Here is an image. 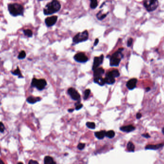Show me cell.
<instances>
[{"instance_id":"obj_4","label":"cell","mask_w":164,"mask_h":164,"mask_svg":"<svg viewBox=\"0 0 164 164\" xmlns=\"http://www.w3.org/2000/svg\"><path fill=\"white\" fill-rule=\"evenodd\" d=\"M144 6L148 12L155 11L159 6L158 0H144Z\"/></svg>"},{"instance_id":"obj_32","label":"cell","mask_w":164,"mask_h":164,"mask_svg":"<svg viewBox=\"0 0 164 164\" xmlns=\"http://www.w3.org/2000/svg\"><path fill=\"white\" fill-rule=\"evenodd\" d=\"M132 42H133V39L132 38H129L127 41V46L131 47L132 44Z\"/></svg>"},{"instance_id":"obj_10","label":"cell","mask_w":164,"mask_h":164,"mask_svg":"<svg viewBox=\"0 0 164 164\" xmlns=\"http://www.w3.org/2000/svg\"><path fill=\"white\" fill-rule=\"evenodd\" d=\"M104 59V56L101 55L99 57H95L94 58V63L92 67V69L94 70L99 66L102 63Z\"/></svg>"},{"instance_id":"obj_8","label":"cell","mask_w":164,"mask_h":164,"mask_svg":"<svg viewBox=\"0 0 164 164\" xmlns=\"http://www.w3.org/2000/svg\"><path fill=\"white\" fill-rule=\"evenodd\" d=\"M58 19V17L56 15H54L52 17H50L46 18L45 19V24L46 26L48 27L52 26L56 24Z\"/></svg>"},{"instance_id":"obj_40","label":"cell","mask_w":164,"mask_h":164,"mask_svg":"<svg viewBox=\"0 0 164 164\" xmlns=\"http://www.w3.org/2000/svg\"><path fill=\"white\" fill-rule=\"evenodd\" d=\"M73 110H74L73 109H71L68 110V111L69 112H72L73 111Z\"/></svg>"},{"instance_id":"obj_27","label":"cell","mask_w":164,"mask_h":164,"mask_svg":"<svg viewBox=\"0 0 164 164\" xmlns=\"http://www.w3.org/2000/svg\"><path fill=\"white\" fill-rule=\"evenodd\" d=\"M108 13L106 14H101V12L100 11L98 14H97V18L99 20H102L104 18H105L106 17L107 15H108Z\"/></svg>"},{"instance_id":"obj_15","label":"cell","mask_w":164,"mask_h":164,"mask_svg":"<svg viewBox=\"0 0 164 164\" xmlns=\"http://www.w3.org/2000/svg\"><path fill=\"white\" fill-rule=\"evenodd\" d=\"M104 79H105L106 83L108 84H112L114 83V82H115L114 78L111 76L108 73L107 74L106 77Z\"/></svg>"},{"instance_id":"obj_31","label":"cell","mask_w":164,"mask_h":164,"mask_svg":"<svg viewBox=\"0 0 164 164\" xmlns=\"http://www.w3.org/2000/svg\"><path fill=\"white\" fill-rule=\"evenodd\" d=\"M85 147V144H82V143H80L78 144L77 146V148L79 150H83Z\"/></svg>"},{"instance_id":"obj_25","label":"cell","mask_w":164,"mask_h":164,"mask_svg":"<svg viewBox=\"0 0 164 164\" xmlns=\"http://www.w3.org/2000/svg\"><path fill=\"white\" fill-rule=\"evenodd\" d=\"M26 57V53L25 52V51H22L19 53L18 56H17V58L18 59L22 60L25 58Z\"/></svg>"},{"instance_id":"obj_24","label":"cell","mask_w":164,"mask_h":164,"mask_svg":"<svg viewBox=\"0 0 164 164\" xmlns=\"http://www.w3.org/2000/svg\"><path fill=\"white\" fill-rule=\"evenodd\" d=\"M115 135V133L113 130H109L106 132V136L110 139L113 138Z\"/></svg>"},{"instance_id":"obj_21","label":"cell","mask_w":164,"mask_h":164,"mask_svg":"<svg viewBox=\"0 0 164 164\" xmlns=\"http://www.w3.org/2000/svg\"><path fill=\"white\" fill-rule=\"evenodd\" d=\"M108 73L109 75H110L111 76L113 77V78H114L118 77V76H120V72H119V71L117 70V69L113 70L109 72Z\"/></svg>"},{"instance_id":"obj_42","label":"cell","mask_w":164,"mask_h":164,"mask_svg":"<svg viewBox=\"0 0 164 164\" xmlns=\"http://www.w3.org/2000/svg\"><path fill=\"white\" fill-rule=\"evenodd\" d=\"M0 155H1V149H0Z\"/></svg>"},{"instance_id":"obj_39","label":"cell","mask_w":164,"mask_h":164,"mask_svg":"<svg viewBox=\"0 0 164 164\" xmlns=\"http://www.w3.org/2000/svg\"><path fill=\"white\" fill-rule=\"evenodd\" d=\"M150 87H147V88H146V91H149L150 90Z\"/></svg>"},{"instance_id":"obj_23","label":"cell","mask_w":164,"mask_h":164,"mask_svg":"<svg viewBox=\"0 0 164 164\" xmlns=\"http://www.w3.org/2000/svg\"><path fill=\"white\" fill-rule=\"evenodd\" d=\"M24 34L28 38H31L33 36V32L31 30L29 29H24L23 30Z\"/></svg>"},{"instance_id":"obj_5","label":"cell","mask_w":164,"mask_h":164,"mask_svg":"<svg viewBox=\"0 0 164 164\" xmlns=\"http://www.w3.org/2000/svg\"><path fill=\"white\" fill-rule=\"evenodd\" d=\"M89 37L88 32L87 30H85L82 32H79L73 37V41L74 44H77L82 42L86 41Z\"/></svg>"},{"instance_id":"obj_38","label":"cell","mask_w":164,"mask_h":164,"mask_svg":"<svg viewBox=\"0 0 164 164\" xmlns=\"http://www.w3.org/2000/svg\"><path fill=\"white\" fill-rule=\"evenodd\" d=\"M4 164V162H3V160H2L1 159H0V164Z\"/></svg>"},{"instance_id":"obj_9","label":"cell","mask_w":164,"mask_h":164,"mask_svg":"<svg viewBox=\"0 0 164 164\" xmlns=\"http://www.w3.org/2000/svg\"><path fill=\"white\" fill-rule=\"evenodd\" d=\"M68 94L70 95L71 98L74 100H78L80 98V95L77 91L73 88L69 89L68 91Z\"/></svg>"},{"instance_id":"obj_37","label":"cell","mask_w":164,"mask_h":164,"mask_svg":"<svg viewBox=\"0 0 164 164\" xmlns=\"http://www.w3.org/2000/svg\"><path fill=\"white\" fill-rule=\"evenodd\" d=\"M142 115L141 114V113H138L136 114V118H137V119H140L141 117H142Z\"/></svg>"},{"instance_id":"obj_17","label":"cell","mask_w":164,"mask_h":164,"mask_svg":"<svg viewBox=\"0 0 164 164\" xmlns=\"http://www.w3.org/2000/svg\"><path fill=\"white\" fill-rule=\"evenodd\" d=\"M94 81L100 86H103L106 83L105 79L101 76L95 77L94 79Z\"/></svg>"},{"instance_id":"obj_7","label":"cell","mask_w":164,"mask_h":164,"mask_svg":"<svg viewBox=\"0 0 164 164\" xmlns=\"http://www.w3.org/2000/svg\"><path fill=\"white\" fill-rule=\"evenodd\" d=\"M74 59L76 61L79 63H85L88 61V57L83 53H76L74 56Z\"/></svg>"},{"instance_id":"obj_33","label":"cell","mask_w":164,"mask_h":164,"mask_svg":"<svg viewBox=\"0 0 164 164\" xmlns=\"http://www.w3.org/2000/svg\"><path fill=\"white\" fill-rule=\"evenodd\" d=\"M83 105L82 104H81V103H79V104H78V105H77L76 106V108H75V109L77 110H78L79 109H80L81 108H82V107H83Z\"/></svg>"},{"instance_id":"obj_30","label":"cell","mask_w":164,"mask_h":164,"mask_svg":"<svg viewBox=\"0 0 164 164\" xmlns=\"http://www.w3.org/2000/svg\"><path fill=\"white\" fill-rule=\"evenodd\" d=\"M5 128L3 123L2 122H0V132L1 133H3L5 131Z\"/></svg>"},{"instance_id":"obj_35","label":"cell","mask_w":164,"mask_h":164,"mask_svg":"<svg viewBox=\"0 0 164 164\" xmlns=\"http://www.w3.org/2000/svg\"><path fill=\"white\" fill-rule=\"evenodd\" d=\"M142 136H143V137H144V138H149L150 137V136L148 134H147V133H144V134H142Z\"/></svg>"},{"instance_id":"obj_13","label":"cell","mask_w":164,"mask_h":164,"mask_svg":"<svg viewBox=\"0 0 164 164\" xmlns=\"http://www.w3.org/2000/svg\"><path fill=\"white\" fill-rule=\"evenodd\" d=\"M135 129L134 126L132 125H128V126H123L120 128V130L124 132H130L133 131Z\"/></svg>"},{"instance_id":"obj_3","label":"cell","mask_w":164,"mask_h":164,"mask_svg":"<svg viewBox=\"0 0 164 164\" xmlns=\"http://www.w3.org/2000/svg\"><path fill=\"white\" fill-rule=\"evenodd\" d=\"M124 50V48H121L119 49L117 52L114 53L110 58V65L112 67H117L120 63L121 59L123 57L122 52Z\"/></svg>"},{"instance_id":"obj_28","label":"cell","mask_w":164,"mask_h":164,"mask_svg":"<svg viewBox=\"0 0 164 164\" xmlns=\"http://www.w3.org/2000/svg\"><path fill=\"white\" fill-rule=\"evenodd\" d=\"M86 125L89 129H95L96 128V124L94 122H88L86 123Z\"/></svg>"},{"instance_id":"obj_18","label":"cell","mask_w":164,"mask_h":164,"mask_svg":"<svg viewBox=\"0 0 164 164\" xmlns=\"http://www.w3.org/2000/svg\"><path fill=\"white\" fill-rule=\"evenodd\" d=\"M106 132L105 130H102V131H100V132H95V136L98 139H102L105 137L106 136Z\"/></svg>"},{"instance_id":"obj_43","label":"cell","mask_w":164,"mask_h":164,"mask_svg":"<svg viewBox=\"0 0 164 164\" xmlns=\"http://www.w3.org/2000/svg\"><path fill=\"white\" fill-rule=\"evenodd\" d=\"M0 105H1V103H0Z\"/></svg>"},{"instance_id":"obj_34","label":"cell","mask_w":164,"mask_h":164,"mask_svg":"<svg viewBox=\"0 0 164 164\" xmlns=\"http://www.w3.org/2000/svg\"><path fill=\"white\" fill-rule=\"evenodd\" d=\"M28 164H38V163L37 161H35V160H30L29 162H28Z\"/></svg>"},{"instance_id":"obj_29","label":"cell","mask_w":164,"mask_h":164,"mask_svg":"<svg viewBox=\"0 0 164 164\" xmlns=\"http://www.w3.org/2000/svg\"><path fill=\"white\" fill-rule=\"evenodd\" d=\"M91 91L89 89H87L85 90V94H84V99L86 100L88 98V97L89 96V95L90 94Z\"/></svg>"},{"instance_id":"obj_19","label":"cell","mask_w":164,"mask_h":164,"mask_svg":"<svg viewBox=\"0 0 164 164\" xmlns=\"http://www.w3.org/2000/svg\"><path fill=\"white\" fill-rule=\"evenodd\" d=\"M11 73L13 75H14L15 76H17L18 78H19V79L23 78H24V76H22V74L21 73V71L20 70V69H19V67H17L16 69H15L14 71H11Z\"/></svg>"},{"instance_id":"obj_11","label":"cell","mask_w":164,"mask_h":164,"mask_svg":"<svg viewBox=\"0 0 164 164\" xmlns=\"http://www.w3.org/2000/svg\"><path fill=\"white\" fill-rule=\"evenodd\" d=\"M137 82V79H130L126 84L127 87L128 88L129 90H132L136 87Z\"/></svg>"},{"instance_id":"obj_20","label":"cell","mask_w":164,"mask_h":164,"mask_svg":"<svg viewBox=\"0 0 164 164\" xmlns=\"http://www.w3.org/2000/svg\"><path fill=\"white\" fill-rule=\"evenodd\" d=\"M44 164H55L56 162L53 161V158L50 156H47L44 158Z\"/></svg>"},{"instance_id":"obj_12","label":"cell","mask_w":164,"mask_h":164,"mask_svg":"<svg viewBox=\"0 0 164 164\" xmlns=\"http://www.w3.org/2000/svg\"><path fill=\"white\" fill-rule=\"evenodd\" d=\"M164 144H160L156 145H148L145 147V149L146 150H158L162 147L164 146Z\"/></svg>"},{"instance_id":"obj_36","label":"cell","mask_w":164,"mask_h":164,"mask_svg":"<svg viewBox=\"0 0 164 164\" xmlns=\"http://www.w3.org/2000/svg\"><path fill=\"white\" fill-rule=\"evenodd\" d=\"M98 42H99V39H96V40H95V43H94V46H97V45L98 43Z\"/></svg>"},{"instance_id":"obj_26","label":"cell","mask_w":164,"mask_h":164,"mask_svg":"<svg viewBox=\"0 0 164 164\" xmlns=\"http://www.w3.org/2000/svg\"><path fill=\"white\" fill-rule=\"evenodd\" d=\"M90 7L92 9H94L97 8L98 6L97 1V0H90Z\"/></svg>"},{"instance_id":"obj_22","label":"cell","mask_w":164,"mask_h":164,"mask_svg":"<svg viewBox=\"0 0 164 164\" xmlns=\"http://www.w3.org/2000/svg\"><path fill=\"white\" fill-rule=\"evenodd\" d=\"M127 148L129 152H133L135 150L134 145L131 141H129L128 144H127Z\"/></svg>"},{"instance_id":"obj_14","label":"cell","mask_w":164,"mask_h":164,"mask_svg":"<svg viewBox=\"0 0 164 164\" xmlns=\"http://www.w3.org/2000/svg\"><path fill=\"white\" fill-rule=\"evenodd\" d=\"M41 100V98L39 97H35L33 96L28 97L27 99H26V102L30 104H34L35 103L39 102Z\"/></svg>"},{"instance_id":"obj_16","label":"cell","mask_w":164,"mask_h":164,"mask_svg":"<svg viewBox=\"0 0 164 164\" xmlns=\"http://www.w3.org/2000/svg\"><path fill=\"white\" fill-rule=\"evenodd\" d=\"M94 76L95 77L100 76L104 73V70L102 68H97L94 70Z\"/></svg>"},{"instance_id":"obj_6","label":"cell","mask_w":164,"mask_h":164,"mask_svg":"<svg viewBox=\"0 0 164 164\" xmlns=\"http://www.w3.org/2000/svg\"><path fill=\"white\" fill-rule=\"evenodd\" d=\"M47 85V82L44 79H38L33 78L31 82V87H35L39 91H42Z\"/></svg>"},{"instance_id":"obj_1","label":"cell","mask_w":164,"mask_h":164,"mask_svg":"<svg viewBox=\"0 0 164 164\" xmlns=\"http://www.w3.org/2000/svg\"><path fill=\"white\" fill-rule=\"evenodd\" d=\"M61 8V5L58 0H52L48 3L43 9L45 15H50L58 12Z\"/></svg>"},{"instance_id":"obj_41","label":"cell","mask_w":164,"mask_h":164,"mask_svg":"<svg viewBox=\"0 0 164 164\" xmlns=\"http://www.w3.org/2000/svg\"><path fill=\"white\" fill-rule=\"evenodd\" d=\"M162 133H163V134H164V128H163L162 129Z\"/></svg>"},{"instance_id":"obj_2","label":"cell","mask_w":164,"mask_h":164,"mask_svg":"<svg viewBox=\"0 0 164 164\" xmlns=\"http://www.w3.org/2000/svg\"><path fill=\"white\" fill-rule=\"evenodd\" d=\"M8 10L10 14L13 17L23 16L24 13V8L23 6L19 3H9L8 5Z\"/></svg>"}]
</instances>
